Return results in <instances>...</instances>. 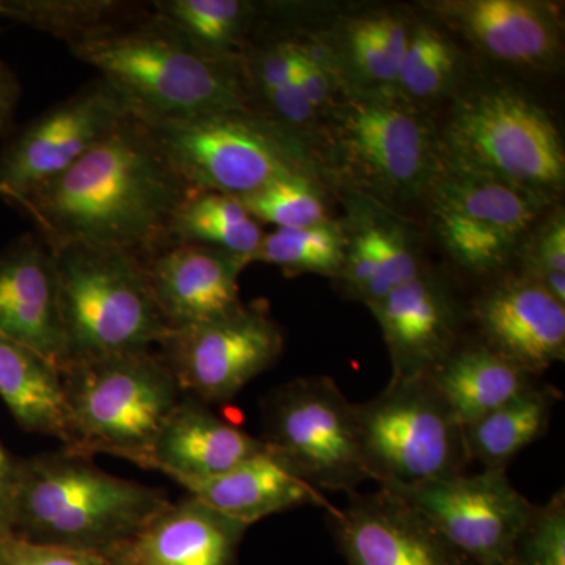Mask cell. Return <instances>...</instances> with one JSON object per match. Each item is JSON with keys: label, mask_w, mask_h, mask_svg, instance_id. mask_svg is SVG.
<instances>
[{"label": "cell", "mask_w": 565, "mask_h": 565, "mask_svg": "<svg viewBox=\"0 0 565 565\" xmlns=\"http://www.w3.org/2000/svg\"><path fill=\"white\" fill-rule=\"evenodd\" d=\"M192 192L150 126L131 115L61 177L13 207L52 252L85 245L145 264L174 245V212Z\"/></svg>", "instance_id": "obj_1"}, {"label": "cell", "mask_w": 565, "mask_h": 565, "mask_svg": "<svg viewBox=\"0 0 565 565\" xmlns=\"http://www.w3.org/2000/svg\"><path fill=\"white\" fill-rule=\"evenodd\" d=\"M77 61L98 70L150 122L248 111L239 66L193 51L150 7L131 20L68 46Z\"/></svg>", "instance_id": "obj_2"}, {"label": "cell", "mask_w": 565, "mask_h": 565, "mask_svg": "<svg viewBox=\"0 0 565 565\" xmlns=\"http://www.w3.org/2000/svg\"><path fill=\"white\" fill-rule=\"evenodd\" d=\"M169 504L162 490L61 449L20 459L13 537L110 557Z\"/></svg>", "instance_id": "obj_3"}, {"label": "cell", "mask_w": 565, "mask_h": 565, "mask_svg": "<svg viewBox=\"0 0 565 565\" xmlns=\"http://www.w3.org/2000/svg\"><path fill=\"white\" fill-rule=\"evenodd\" d=\"M61 375L74 434L65 451L117 456L147 468L162 427L185 396L159 353L71 362Z\"/></svg>", "instance_id": "obj_4"}, {"label": "cell", "mask_w": 565, "mask_h": 565, "mask_svg": "<svg viewBox=\"0 0 565 565\" xmlns=\"http://www.w3.org/2000/svg\"><path fill=\"white\" fill-rule=\"evenodd\" d=\"M54 256L66 363L148 351L170 332L139 259L85 245Z\"/></svg>", "instance_id": "obj_5"}, {"label": "cell", "mask_w": 565, "mask_h": 565, "mask_svg": "<svg viewBox=\"0 0 565 565\" xmlns=\"http://www.w3.org/2000/svg\"><path fill=\"white\" fill-rule=\"evenodd\" d=\"M440 156L548 203L565 182V151L555 122L511 88L468 93L451 111Z\"/></svg>", "instance_id": "obj_6"}, {"label": "cell", "mask_w": 565, "mask_h": 565, "mask_svg": "<svg viewBox=\"0 0 565 565\" xmlns=\"http://www.w3.org/2000/svg\"><path fill=\"white\" fill-rule=\"evenodd\" d=\"M145 122L193 192L243 199L280 178L313 177L300 137L252 110Z\"/></svg>", "instance_id": "obj_7"}, {"label": "cell", "mask_w": 565, "mask_h": 565, "mask_svg": "<svg viewBox=\"0 0 565 565\" xmlns=\"http://www.w3.org/2000/svg\"><path fill=\"white\" fill-rule=\"evenodd\" d=\"M355 412L364 462L379 487L416 489L462 475L470 462L465 429L429 377L392 379Z\"/></svg>", "instance_id": "obj_8"}, {"label": "cell", "mask_w": 565, "mask_h": 565, "mask_svg": "<svg viewBox=\"0 0 565 565\" xmlns=\"http://www.w3.org/2000/svg\"><path fill=\"white\" fill-rule=\"evenodd\" d=\"M330 136L343 172L382 199L427 192L440 166L429 125L394 90L349 92L332 109Z\"/></svg>", "instance_id": "obj_9"}, {"label": "cell", "mask_w": 565, "mask_h": 565, "mask_svg": "<svg viewBox=\"0 0 565 565\" xmlns=\"http://www.w3.org/2000/svg\"><path fill=\"white\" fill-rule=\"evenodd\" d=\"M264 437L270 451L316 490L356 492L371 481L360 445L355 404L333 379H294L263 403Z\"/></svg>", "instance_id": "obj_10"}, {"label": "cell", "mask_w": 565, "mask_h": 565, "mask_svg": "<svg viewBox=\"0 0 565 565\" xmlns=\"http://www.w3.org/2000/svg\"><path fill=\"white\" fill-rule=\"evenodd\" d=\"M427 193L434 228L446 250L476 275L503 269L545 206L512 185L445 159Z\"/></svg>", "instance_id": "obj_11"}, {"label": "cell", "mask_w": 565, "mask_h": 565, "mask_svg": "<svg viewBox=\"0 0 565 565\" xmlns=\"http://www.w3.org/2000/svg\"><path fill=\"white\" fill-rule=\"evenodd\" d=\"M134 111L106 81L88 82L0 147V199L13 206L84 158Z\"/></svg>", "instance_id": "obj_12"}, {"label": "cell", "mask_w": 565, "mask_h": 565, "mask_svg": "<svg viewBox=\"0 0 565 565\" xmlns=\"http://www.w3.org/2000/svg\"><path fill=\"white\" fill-rule=\"evenodd\" d=\"M159 356L185 396L230 403L281 355L285 337L264 308L243 307L223 318L170 330Z\"/></svg>", "instance_id": "obj_13"}, {"label": "cell", "mask_w": 565, "mask_h": 565, "mask_svg": "<svg viewBox=\"0 0 565 565\" xmlns=\"http://www.w3.org/2000/svg\"><path fill=\"white\" fill-rule=\"evenodd\" d=\"M393 492L414 504L476 565L508 564L535 508L511 484L505 470L456 475Z\"/></svg>", "instance_id": "obj_14"}, {"label": "cell", "mask_w": 565, "mask_h": 565, "mask_svg": "<svg viewBox=\"0 0 565 565\" xmlns=\"http://www.w3.org/2000/svg\"><path fill=\"white\" fill-rule=\"evenodd\" d=\"M327 511L334 542L349 565H476L393 490L349 493Z\"/></svg>", "instance_id": "obj_15"}, {"label": "cell", "mask_w": 565, "mask_h": 565, "mask_svg": "<svg viewBox=\"0 0 565 565\" xmlns=\"http://www.w3.org/2000/svg\"><path fill=\"white\" fill-rule=\"evenodd\" d=\"M482 343L531 377L565 356V303L525 274L487 289L475 303Z\"/></svg>", "instance_id": "obj_16"}, {"label": "cell", "mask_w": 565, "mask_h": 565, "mask_svg": "<svg viewBox=\"0 0 565 565\" xmlns=\"http://www.w3.org/2000/svg\"><path fill=\"white\" fill-rule=\"evenodd\" d=\"M0 337L65 366L57 266L35 232L0 250Z\"/></svg>", "instance_id": "obj_17"}, {"label": "cell", "mask_w": 565, "mask_h": 565, "mask_svg": "<svg viewBox=\"0 0 565 565\" xmlns=\"http://www.w3.org/2000/svg\"><path fill=\"white\" fill-rule=\"evenodd\" d=\"M392 356L394 381L427 377L459 345V308L440 278L423 270L370 305Z\"/></svg>", "instance_id": "obj_18"}, {"label": "cell", "mask_w": 565, "mask_h": 565, "mask_svg": "<svg viewBox=\"0 0 565 565\" xmlns=\"http://www.w3.org/2000/svg\"><path fill=\"white\" fill-rule=\"evenodd\" d=\"M248 264L204 245L174 244L143 264L170 330L223 318L243 307L239 275Z\"/></svg>", "instance_id": "obj_19"}, {"label": "cell", "mask_w": 565, "mask_h": 565, "mask_svg": "<svg viewBox=\"0 0 565 565\" xmlns=\"http://www.w3.org/2000/svg\"><path fill=\"white\" fill-rule=\"evenodd\" d=\"M247 530L189 494L152 516L109 559L117 565H237Z\"/></svg>", "instance_id": "obj_20"}, {"label": "cell", "mask_w": 565, "mask_h": 565, "mask_svg": "<svg viewBox=\"0 0 565 565\" xmlns=\"http://www.w3.org/2000/svg\"><path fill=\"white\" fill-rule=\"evenodd\" d=\"M433 10L494 61L539 68L559 54V21L545 3L448 0L433 3Z\"/></svg>", "instance_id": "obj_21"}, {"label": "cell", "mask_w": 565, "mask_h": 565, "mask_svg": "<svg viewBox=\"0 0 565 565\" xmlns=\"http://www.w3.org/2000/svg\"><path fill=\"white\" fill-rule=\"evenodd\" d=\"M266 448L225 422L195 397L184 396L152 446L148 470L177 479L212 478L232 470Z\"/></svg>", "instance_id": "obj_22"}, {"label": "cell", "mask_w": 565, "mask_h": 565, "mask_svg": "<svg viewBox=\"0 0 565 565\" xmlns=\"http://www.w3.org/2000/svg\"><path fill=\"white\" fill-rule=\"evenodd\" d=\"M174 482L191 497L247 526L302 505H318L327 511L333 508L267 446L225 473Z\"/></svg>", "instance_id": "obj_23"}, {"label": "cell", "mask_w": 565, "mask_h": 565, "mask_svg": "<svg viewBox=\"0 0 565 565\" xmlns=\"http://www.w3.org/2000/svg\"><path fill=\"white\" fill-rule=\"evenodd\" d=\"M427 377L463 429L534 384L486 343L457 345Z\"/></svg>", "instance_id": "obj_24"}, {"label": "cell", "mask_w": 565, "mask_h": 565, "mask_svg": "<svg viewBox=\"0 0 565 565\" xmlns=\"http://www.w3.org/2000/svg\"><path fill=\"white\" fill-rule=\"evenodd\" d=\"M0 399L28 433L74 445L68 401L61 370L40 353L0 337Z\"/></svg>", "instance_id": "obj_25"}, {"label": "cell", "mask_w": 565, "mask_h": 565, "mask_svg": "<svg viewBox=\"0 0 565 565\" xmlns=\"http://www.w3.org/2000/svg\"><path fill=\"white\" fill-rule=\"evenodd\" d=\"M151 9L193 51L241 66L253 46L258 7L244 0H154Z\"/></svg>", "instance_id": "obj_26"}, {"label": "cell", "mask_w": 565, "mask_h": 565, "mask_svg": "<svg viewBox=\"0 0 565 565\" xmlns=\"http://www.w3.org/2000/svg\"><path fill=\"white\" fill-rule=\"evenodd\" d=\"M559 392L553 386L531 385L514 399L482 416L465 429L468 456L484 470H505L516 455L544 437Z\"/></svg>", "instance_id": "obj_27"}, {"label": "cell", "mask_w": 565, "mask_h": 565, "mask_svg": "<svg viewBox=\"0 0 565 565\" xmlns=\"http://www.w3.org/2000/svg\"><path fill=\"white\" fill-rule=\"evenodd\" d=\"M262 225L234 196L192 192L174 212L173 244L204 245L252 264L264 239Z\"/></svg>", "instance_id": "obj_28"}, {"label": "cell", "mask_w": 565, "mask_h": 565, "mask_svg": "<svg viewBox=\"0 0 565 565\" xmlns=\"http://www.w3.org/2000/svg\"><path fill=\"white\" fill-rule=\"evenodd\" d=\"M148 7L150 2L128 0H0V17L50 33L71 46L131 20Z\"/></svg>", "instance_id": "obj_29"}, {"label": "cell", "mask_w": 565, "mask_h": 565, "mask_svg": "<svg viewBox=\"0 0 565 565\" xmlns=\"http://www.w3.org/2000/svg\"><path fill=\"white\" fill-rule=\"evenodd\" d=\"M411 29L393 13L377 11L349 22L345 61L371 90H394Z\"/></svg>", "instance_id": "obj_30"}, {"label": "cell", "mask_w": 565, "mask_h": 565, "mask_svg": "<svg viewBox=\"0 0 565 565\" xmlns=\"http://www.w3.org/2000/svg\"><path fill=\"white\" fill-rule=\"evenodd\" d=\"M345 259L343 234L332 223L264 234L253 263L281 267L285 273L340 275Z\"/></svg>", "instance_id": "obj_31"}, {"label": "cell", "mask_w": 565, "mask_h": 565, "mask_svg": "<svg viewBox=\"0 0 565 565\" xmlns=\"http://www.w3.org/2000/svg\"><path fill=\"white\" fill-rule=\"evenodd\" d=\"M457 65L459 52L455 44L437 29L418 25L411 33L394 88H399L407 102L437 98L451 85Z\"/></svg>", "instance_id": "obj_32"}, {"label": "cell", "mask_w": 565, "mask_h": 565, "mask_svg": "<svg viewBox=\"0 0 565 565\" xmlns=\"http://www.w3.org/2000/svg\"><path fill=\"white\" fill-rule=\"evenodd\" d=\"M256 221L280 230L310 228L327 222V210L313 177L292 174L280 178L259 191L237 199Z\"/></svg>", "instance_id": "obj_33"}, {"label": "cell", "mask_w": 565, "mask_h": 565, "mask_svg": "<svg viewBox=\"0 0 565 565\" xmlns=\"http://www.w3.org/2000/svg\"><path fill=\"white\" fill-rule=\"evenodd\" d=\"M505 565H565V494L535 505Z\"/></svg>", "instance_id": "obj_34"}, {"label": "cell", "mask_w": 565, "mask_h": 565, "mask_svg": "<svg viewBox=\"0 0 565 565\" xmlns=\"http://www.w3.org/2000/svg\"><path fill=\"white\" fill-rule=\"evenodd\" d=\"M526 239L523 263L526 277L533 278L546 291L565 303V218L557 211L552 217L531 232Z\"/></svg>", "instance_id": "obj_35"}, {"label": "cell", "mask_w": 565, "mask_h": 565, "mask_svg": "<svg viewBox=\"0 0 565 565\" xmlns=\"http://www.w3.org/2000/svg\"><path fill=\"white\" fill-rule=\"evenodd\" d=\"M377 258L381 273L392 291L397 286L414 280L423 273L422 264L408 247L407 241L390 226L374 225L362 230Z\"/></svg>", "instance_id": "obj_36"}, {"label": "cell", "mask_w": 565, "mask_h": 565, "mask_svg": "<svg viewBox=\"0 0 565 565\" xmlns=\"http://www.w3.org/2000/svg\"><path fill=\"white\" fill-rule=\"evenodd\" d=\"M0 565H117L109 557L31 544L17 537L0 539Z\"/></svg>", "instance_id": "obj_37"}, {"label": "cell", "mask_w": 565, "mask_h": 565, "mask_svg": "<svg viewBox=\"0 0 565 565\" xmlns=\"http://www.w3.org/2000/svg\"><path fill=\"white\" fill-rule=\"evenodd\" d=\"M299 52V62H297L296 77L302 88L305 98L313 106L316 111L329 109L332 103L334 74L329 68L316 61L308 54L307 50L294 41Z\"/></svg>", "instance_id": "obj_38"}, {"label": "cell", "mask_w": 565, "mask_h": 565, "mask_svg": "<svg viewBox=\"0 0 565 565\" xmlns=\"http://www.w3.org/2000/svg\"><path fill=\"white\" fill-rule=\"evenodd\" d=\"M20 459H14L0 441V539L13 537Z\"/></svg>", "instance_id": "obj_39"}, {"label": "cell", "mask_w": 565, "mask_h": 565, "mask_svg": "<svg viewBox=\"0 0 565 565\" xmlns=\"http://www.w3.org/2000/svg\"><path fill=\"white\" fill-rule=\"evenodd\" d=\"M2 32V29H0ZM21 99V84L17 73L0 57V147L17 131L14 117Z\"/></svg>", "instance_id": "obj_40"}]
</instances>
